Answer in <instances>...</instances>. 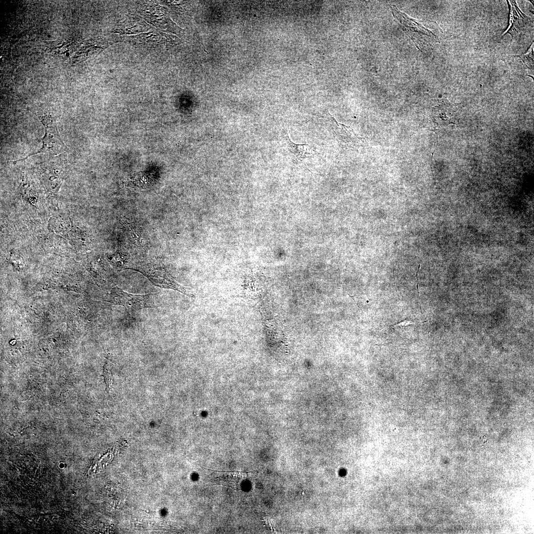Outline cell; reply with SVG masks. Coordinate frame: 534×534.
I'll return each mask as SVG.
<instances>
[{"label":"cell","instance_id":"cell-1","mask_svg":"<svg viewBox=\"0 0 534 534\" xmlns=\"http://www.w3.org/2000/svg\"><path fill=\"white\" fill-rule=\"evenodd\" d=\"M44 129L45 133L42 139L43 145L41 148L38 151L14 162L24 161L31 156L39 153L57 155L66 151L67 148L60 136L56 124L44 127Z\"/></svg>","mask_w":534,"mask_h":534},{"label":"cell","instance_id":"cell-2","mask_svg":"<svg viewBox=\"0 0 534 534\" xmlns=\"http://www.w3.org/2000/svg\"><path fill=\"white\" fill-rule=\"evenodd\" d=\"M113 302L132 310H140L152 307V297L150 295H135L122 289L114 288L112 292Z\"/></svg>","mask_w":534,"mask_h":534},{"label":"cell","instance_id":"cell-3","mask_svg":"<svg viewBox=\"0 0 534 534\" xmlns=\"http://www.w3.org/2000/svg\"><path fill=\"white\" fill-rule=\"evenodd\" d=\"M330 116V128L337 140L349 147L360 144L362 138L358 136L352 128L338 123L333 116Z\"/></svg>","mask_w":534,"mask_h":534},{"label":"cell","instance_id":"cell-4","mask_svg":"<svg viewBox=\"0 0 534 534\" xmlns=\"http://www.w3.org/2000/svg\"><path fill=\"white\" fill-rule=\"evenodd\" d=\"M510 13V24L504 35L509 34L512 37L520 34L528 24L530 17L519 9L515 0H507Z\"/></svg>","mask_w":534,"mask_h":534},{"label":"cell","instance_id":"cell-5","mask_svg":"<svg viewBox=\"0 0 534 534\" xmlns=\"http://www.w3.org/2000/svg\"><path fill=\"white\" fill-rule=\"evenodd\" d=\"M456 109L454 106L447 100L441 101L433 110L434 121L440 126L456 124L457 114Z\"/></svg>","mask_w":534,"mask_h":534},{"label":"cell","instance_id":"cell-6","mask_svg":"<svg viewBox=\"0 0 534 534\" xmlns=\"http://www.w3.org/2000/svg\"><path fill=\"white\" fill-rule=\"evenodd\" d=\"M391 7L394 16L409 31L428 36L433 34L417 20L409 17L405 13L399 10L395 5H392Z\"/></svg>","mask_w":534,"mask_h":534},{"label":"cell","instance_id":"cell-7","mask_svg":"<svg viewBox=\"0 0 534 534\" xmlns=\"http://www.w3.org/2000/svg\"><path fill=\"white\" fill-rule=\"evenodd\" d=\"M286 140L288 151L300 161L304 162L308 156L312 154L314 150L309 144L295 143L290 139L288 134L286 136Z\"/></svg>","mask_w":534,"mask_h":534},{"label":"cell","instance_id":"cell-8","mask_svg":"<svg viewBox=\"0 0 534 534\" xmlns=\"http://www.w3.org/2000/svg\"><path fill=\"white\" fill-rule=\"evenodd\" d=\"M530 49V50H529L527 53L523 54V55L520 56V57L522 59L525 64L528 67V68H533L534 65L533 45V46H531Z\"/></svg>","mask_w":534,"mask_h":534},{"label":"cell","instance_id":"cell-9","mask_svg":"<svg viewBox=\"0 0 534 534\" xmlns=\"http://www.w3.org/2000/svg\"><path fill=\"white\" fill-rule=\"evenodd\" d=\"M104 374L105 380V382H106V384H107L106 385L107 387H108V386L109 387V386H110L109 384L111 383V376H110V372H109L108 370H107L106 368H105V369H104Z\"/></svg>","mask_w":534,"mask_h":534},{"label":"cell","instance_id":"cell-10","mask_svg":"<svg viewBox=\"0 0 534 534\" xmlns=\"http://www.w3.org/2000/svg\"><path fill=\"white\" fill-rule=\"evenodd\" d=\"M264 521L265 524H266L267 527H268L270 529L272 530V531L274 530V527H273V525H272V522L271 521H270V520H269L268 519H265Z\"/></svg>","mask_w":534,"mask_h":534},{"label":"cell","instance_id":"cell-11","mask_svg":"<svg viewBox=\"0 0 534 534\" xmlns=\"http://www.w3.org/2000/svg\"><path fill=\"white\" fill-rule=\"evenodd\" d=\"M410 323L411 324V323H410L409 322V321L404 320L403 321L398 322V323L395 324V325H396L405 326V325H407L408 324H410Z\"/></svg>","mask_w":534,"mask_h":534},{"label":"cell","instance_id":"cell-12","mask_svg":"<svg viewBox=\"0 0 534 534\" xmlns=\"http://www.w3.org/2000/svg\"><path fill=\"white\" fill-rule=\"evenodd\" d=\"M50 37V35H49H49H48V37Z\"/></svg>","mask_w":534,"mask_h":534}]
</instances>
